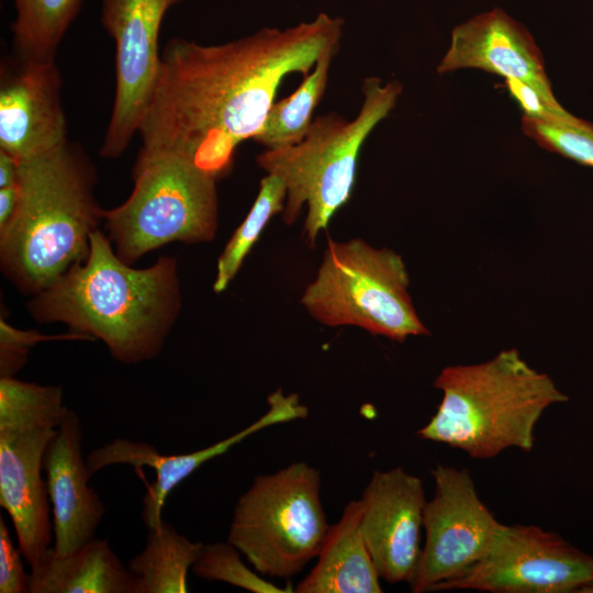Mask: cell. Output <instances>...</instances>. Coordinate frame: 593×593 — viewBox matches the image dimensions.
I'll use <instances>...</instances> for the list:
<instances>
[{"label": "cell", "mask_w": 593, "mask_h": 593, "mask_svg": "<svg viewBox=\"0 0 593 593\" xmlns=\"http://www.w3.org/2000/svg\"><path fill=\"white\" fill-rule=\"evenodd\" d=\"M21 551L10 537L8 526L0 517V593L29 592V574L24 571Z\"/></svg>", "instance_id": "obj_27"}, {"label": "cell", "mask_w": 593, "mask_h": 593, "mask_svg": "<svg viewBox=\"0 0 593 593\" xmlns=\"http://www.w3.org/2000/svg\"><path fill=\"white\" fill-rule=\"evenodd\" d=\"M96 168L70 141L20 161V199L0 230V268L21 293L35 295L83 261L103 223Z\"/></svg>", "instance_id": "obj_3"}, {"label": "cell", "mask_w": 593, "mask_h": 593, "mask_svg": "<svg viewBox=\"0 0 593 593\" xmlns=\"http://www.w3.org/2000/svg\"><path fill=\"white\" fill-rule=\"evenodd\" d=\"M434 387L441 402L417 435L473 459L494 458L508 448L530 451L544 412L569 399L514 348L483 362L447 366Z\"/></svg>", "instance_id": "obj_4"}, {"label": "cell", "mask_w": 593, "mask_h": 593, "mask_svg": "<svg viewBox=\"0 0 593 593\" xmlns=\"http://www.w3.org/2000/svg\"><path fill=\"white\" fill-rule=\"evenodd\" d=\"M361 90L362 104L353 120L335 113L318 116L300 143L257 156L258 166L284 183L283 221L292 224L306 205L303 232L311 246L349 200L362 145L395 108L403 87L398 80L382 83L368 77Z\"/></svg>", "instance_id": "obj_5"}, {"label": "cell", "mask_w": 593, "mask_h": 593, "mask_svg": "<svg viewBox=\"0 0 593 593\" xmlns=\"http://www.w3.org/2000/svg\"><path fill=\"white\" fill-rule=\"evenodd\" d=\"M286 187L282 180L267 174L248 214L235 230L217 259L213 289L223 292L239 271L243 261L273 215L283 211Z\"/></svg>", "instance_id": "obj_23"}, {"label": "cell", "mask_w": 593, "mask_h": 593, "mask_svg": "<svg viewBox=\"0 0 593 593\" xmlns=\"http://www.w3.org/2000/svg\"><path fill=\"white\" fill-rule=\"evenodd\" d=\"M410 276L401 255L360 238H328L314 280L301 304L318 323L356 326L403 343L428 335L409 292Z\"/></svg>", "instance_id": "obj_7"}, {"label": "cell", "mask_w": 593, "mask_h": 593, "mask_svg": "<svg viewBox=\"0 0 593 593\" xmlns=\"http://www.w3.org/2000/svg\"><path fill=\"white\" fill-rule=\"evenodd\" d=\"M504 82L510 94L524 111V115L549 121L555 119L558 114H566L569 112L558 113L552 111L533 87L518 79L504 78Z\"/></svg>", "instance_id": "obj_28"}, {"label": "cell", "mask_w": 593, "mask_h": 593, "mask_svg": "<svg viewBox=\"0 0 593 593\" xmlns=\"http://www.w3.org/2000/svg\"><path fill=\"white\" fill-rule=\"evenodd\" d=\"M592 585V556L538 526L502 524L488 553L436 591L580 593Z\"/></svg>", "instance_id": "obj_9"}, {"label": "cell", "mask_w": 593, "mask_h": 593, "mask_svg": "<svg viewBox=\"0 0 593 593\" xmlns=\"http://www.w3.org/2000/svg\"><path fill=\"white\" fill-rule=\"evenodd\" d=\"M240 551L226 542L202 544L193 573L206 581H220L254 593H290L292 586H279L267 581L242 560Z\"/></svg>", "instance_id": "obj_25"}, {"label": "cell", "mask_w": 593, "mask_h": 593, "mask_svg": "<svg viewBox=\"0 0 593 593\" xmlns=\"http://www.w3.org/2000/svg\"><path fill=\"white\" fill-rule=\"evenodd\" d=\"M61 83L55 59L2 65L0 150L23 161L68 141Z\"/></svg>", "instance_id": "obj_15"}, {"label": "cell", "mask_w": 593, "mask_h": 593, "mask_svg": "<svg viewBox=\"0 0 593 593\" xmlns=\"http://www.w3.org/2000/svg\"><path fill=\"white\" fill-rule=\"evenodd\" d=\"M580 593H593V585L592 586H589V588H585L583 589Z\"/></svg>", "instance_id": "obj_31"}, {"label": "cell", "mask_w": 593, "mask_h": 593, "mask_svg": "<svg viewBox=\"0 0 593 593\" xmlns=\"http://www.w3.org/2000/svg\"><path fill=\"white\" fill-rule=\"evenodd\" d=\"M216 181L182 155L138 152L131 194L104 210L102 224L118 256L133 265L174 242H211L219 226Z\"/></svg>", "instance_id": "obj_6"}, {"label": "cell", "mask_w": 593, "mask_h": 593, "mask_svg": "<svg viewBox=\"0 0 593 593\" xmlns=\"http://www.w3.org/2000/svg\"><path fill=\"white\" fill-rule=\"evenodd\" d=\"M15 18L11 23L15 59H55L67 30L83 0H12Z\"/></svg>", "instance_id": "obj_21"}, {"label": "cell", "mask_w": 593, "mask_h": 593, "mask_svg": "<svg viewBox=\"0 0 593 593\" xmlns=\"http://www.w3.org/2000/svg\"><path fill=\"white\" fill-rule=\"evenodd\" d=\"M435 492L424 508L425 540L412 592L436 589L467 572L491 548L502 524L478 495L466 468L437 465Z\"/></svg>", "instance_id": "obj_10"}, {"label": "cell", "mask_w": 593, "mask_h": 593, "mask_svg": "<svg viewBox=\"0 0 593 593\" xmlns=\"http://www.w3.org/2000/svg\"><path fill=\"white\" fill-rule=\"evenodd\" d=\"M20 161L10 154L0 150V188L18 183Z\"/></svg>", "instance_id": "obj_30"}, {"label": "cell", "mask_w": 593, "mask_h": 593, "mask_svg": "<svg viewBox=\"0 0 593 593\" xmlns=\"http://www.w3.org/2000/svg\"><path fill=\"white\" fill-rule=\"evenodd\" d=\"M336 54L329 52L322 56L290 96L273 102L253 141L266 149H273L298 144L304 138L313 122V113L325 93Z\"/></svg>", "instance_id": "obj_22"}, {"label": "cell", "mask_w": 593, "mask_h": 593, "mask_svg": "<svg viewBox=\"0 0 593 593\" xmlns=\"http://www.w3.org/2000/svg\"><path fill=\"white\" fill-rule=\"evenodd\" d=\"M29 592L139 593V585L108 540L93 537L64 556L46 549L31 566Z\"/></svg>", "instance_id": "obj_18"}, {"label": "cell", "mask_w": 593, "mask_h": 593, "mask_svg": "<svg viewBox=\"0 0 593 593\" xmlns=\"http://www.w3.org/2000/svg\"><path fill=\"white\" fill-rule=\"evenodd\" d=\"M361 502L353 500L329 526L312 570L296 593H380V577L360 530Z\"/></svg>", "instance_id": "obj_19"}, {"label": "cell", "mask_w": 593, "mask_h": 593, "mask_svg": "<svg viewBox=\"0 0 593 593\" xmlns=\"http://www.w3.org/2000/svg\"><path fill=\"white\" fill-rule=\"evenodd\" d=\"M145 548L128 562L137 578L139 593H186L188 573L198 558L202 542L189 540L165 521L147 529Z\"/></svg>", "instance_id": "obj_20"}, {"label": "cell", "mask_w": 593, "mask_h": 593, "mask_svg": "<svg viewBox=\"0 0 593 593\" xmlns=\"http://www.w3.org/2000/svg\"><path fill=\"white\" fill-rule=\"evenodd\" d=\"M182 1L102 0L100 21L115 45V93L101 157H120L137 134L159 69L164 18Z\"/></svg>", "instance_id": "obj_11"}, {"label": "cell", "mask_w": 593, "mask_h": 593, "mask_svg": "<svg viewBox=\"0 0 593 593\" xmlns=\"http://www.w3.org/2000/svg\"><path fill=\"white\" fill-rule=\"evenodd\" d=\"M360 502V530L380 579L411 584L419 562L427 502L422 480L402 467L376 470Z\"/></svg>", "instance_id": "obj_13"}, {"label": "cell", "mask_w": 593, "mask_h": 593, "mask_svg": "<svg viewBox=\"0 0 593 593\" xmlns=\"http://www.w3.org/2000/svg\"><path fill=\"white\" fill-rule=\"evenodd\" d=\"M268 410L258 419L239 432L211 446L181 455H164L144 441L116 438L94 450L87 458V467L92 477L99 470L113 465L149 467L156 479L143 497L142 518L147 529L157 528L163 522V508L167 496L186 478L202 465L216 458L248 436L264 428L305 418L307 407L295 393L284 394L281 389L268 395Z\"/></svg>", "instance_id": "obj_14"}, {"label": "cell", "mask_w": 593, "mask_h": 593, "mask_svg": "<svg viewBox=\"0 0 593 593\" xmlns=\"http://www.w3.org/2000/svg\"><path fill=\"white\" fill-rule=\"evenodd\" d=\"M328 528L320 472L298 461L255 477L234 507L227 541L259 574L290 579L317 557Z\"/></svg>", "instance_id": "obj_8"}, {"label": "cell", "mask_w": 593, "mask_h": 593, "mask_svg": "<svg viewBox=\"0 0 593 593\" xmlns=\"http://www.w3.org/2000/svg\"><path fill=\"white\" fill-rule=\"evenodd\" d=\"M82 430L78 415L67 410L48 444L43 468L53 507L54 550L67 555L94 537L105 508L81 454Z\"/></svg>", "instance_id": "obj_17"}, {"label": "cell", "mask_w": 593, "mask_h": 593, "mask_svg": "<svg viewBox=\"0 0 593 593\" xmlns=\"http://www.w3.org/2000/svg\"><path fill=\"white\" fill-rule=\"evenodd\" d=\"M481 69L533 87L555 112H568L553 94L542 55L529 32L494 9L457 25L437 72Z\"/></svg>", "instance_id": "obj_16"}, {"label": "cell", "mask_w": 593, "mask_h": 593, "mask_svg": "<svg viewBox=\"0 0 593 593\" xmlns=\"http://www.w3.org/2000/svg\"><path fill=\"white\" fill-rule=\"evenodd\" d=\"M343 27L342 19L318 13L217 45L170 38L138 127L139 152L179 154L223 177L238 145L261 130L283 79L306 76L322 56L338 53Z\"/></svg>", "instance_id": "obj_1"}, {"label": "cell", "mask_w": 593, "mask_h": 593, "mask_svg": "<svg viewBox=\"0 0 593 593\" xmlns=\"http://www.w3.org/2000/svg\"><path fill=\"white\" fill-rule=\"evenodd\" d=\"M20 199L19 186L0 188V230L12 219Z\"/></svg>", "instance_id": "obj_29"}, {"label": "cell", "mask_w": 593, "mask_h": 593, "mask_svg": "<svg viewBox=\"0 0 593 593\" xmlns=\"http://www.w3.org/2000/svg\"><path fill=\"white\" fill-rule=\"evenodd\" d=\"M92 340L86 335L69 332L43 335L37 331L19 329L3 317L0 320V378L14 377L27 361L29 353L37 343L47 340Z\"/></svg>", "instance_id": "obj_26"}, {"label": "cell", "mask_w": 593, "mask_h": 593, "mask_svg": "<svg viewBox=\"0 0 593 593\" xmlns=\"http://www.w3.org/2000/svg\"><path fill=\"white\" fill-rule=\"evenodd\" d=\"M60 421L47 414L0 411V505L10 515L19 549L33 566L51 546L46 448Z\"/></svg>", "instance_id": "obj_12"}, {"label": "cell", "mask_w": 593, "mask_h": 593, "mask_svg": "<svg viewBox=\"0 0 593 593\" xmlns=\"http://www.w3.org/2000/svg\"><path fill=\"white\" fill-rule=\"evenodd\" d=\"M27 310L38 323H63L69 332L100 339L116 361H147L160 354L180 314L177 260L160 256L149 267L134 268L97 230L87 258L31 296Z\"/></svg>", "instance_id": "obj_2"}, {"label": "cell", "mask_w": 593, "mask_h": 593, "mask_svg": "<svg viewBox=\"0 0 593 593\" xmlns=\"http://www.w3.org/2000/svg\"><path fill=\"white\" fill-rule=\"evenodd\" d=\"M522 130L540 147L593 168V124L570 112L552 120L523 115Z\"/></svg>", "instance_id": "obj_24"}]
</instances>
